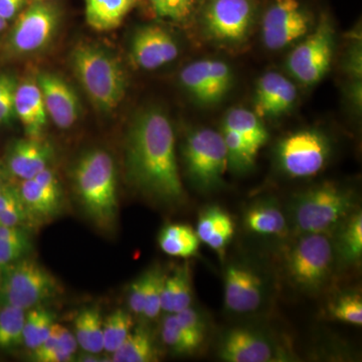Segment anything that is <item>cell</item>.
I'll return each instance as SVG.
<instances>
[{
    "mask_svg": "<svg viewBox=\"0 0 362 362\" xmlns=\"http://www.w3.org/2000/svg\"><path fill=\"white\" fill-rule=\"evenodd\" d=\"M126 168L130 182L143 194L170 206L183 201L175 132L160 109H144L131 122L126 138Z\"/></svg>",
    "mask_w": 362,
    "mask_h": 362,
    "instance_id": "6da1fadb",
    "label": "cell"
},
{
    "mask_svg": "<svg viewBox=\"0 0 362 362\" xmlns=\"http://www.w3.org/2000/svg\"><path fill=\"white\" fill-rule=\"evenodd\" d=\"M76 192L86 214L102 230H110L118 214L115 163L108 152L90 150L73 171Z\"/></svg>",
    "mask_w": 362,
    "mask_h": 362,
    "instance_id": "7a4b0ae2",
    "label": "cell"
},
{
    "mask_svg": "<svg viewBox=\"0 0 362 362\" xmlns=\"http://www.w3.org/2000/svg\"><path fill=\"white\" fill-rule=\"evenodd\" d=\"M71 66L90 101L102 112L118 108L127 88V77L119 59L96 45L81 42L71 54Z\"/></svg>",
    "mask_w": 362,
    "mask_h": 362,
    "instance_id": "3957f363",
    "label": "cell"
},
{
    "mask_svg": "<svg viewBox=\"0 0 362 362\" xmlns=\"http://www.w3.org/2000/svg\"><path fill=\"white\" fill-rule=\"evenodd\" d=\"M356 202L349 190L325 182L309 188L291 204L293 225L300 233H326L337 230L354 214Z\"/></svg>",
    "mask_w": 362,
    "mask_h": 362,
    "instance_id": "277c9868",
    "label": "cell"
},
{
    "mask_svg": "<svg viewBox=\"0 0 362 362\" xmlns=\"http://www.w3.org/2000/svg\"><path fill=\"white\" fill-rule=\"evenodd\" d=\"M0 268V307L26 311L58 292L56 279L35 259L23 258Z\"/></svg>",
    "mask_w": 362,
    "mask_h": 362,
    "instance_id": "5b68a950",
    "label": "cell"
},
{
    "mask_svg": "<svg viewBox=\"0 0 362 362\" xmlns=\"http://www.w3.org/2000/svg\"><path fill=\"white\" fill-rule=\"evenodd\" d=\"M334 256L328 235L302 233L286 259L288 277L302 291H319L330 278Z\"/></svg>",
    "mask_w": 362,
    "mask_h": 362,
    "instance_id": "8992f818",
    "label": "cell"
},
{
    "mask_svg": "<svg viewBox=\"0 0 362 362\" xmlns=\"http://www.w3.org/2000/svg\"><path fill=\"white\" fill-rule=\"evenodd\" d=\"M183 157L190 180L202 192H214L223 183L228 153L221 133L209 128L194 130L185 140Z\"/></svg>",
    "mask_w": 362,
    "mask_h": 362,
    "instance_id": "52a82bcc",
    "label": "cell"
},
{
    "mask_svg": "<svg viewBox=\"0 0 362 362\" xmlns=\"http://www.w3.org/2000/svg\"><path fill=\"white\" fill-rule=\"evenodd\" d=\"M333 52L334 30L327 16H323L314 32L290 54L288 70L302 84H316L329 71Z\"/></svg>",
    "mask_w": 362,
    "mask_h": 362,
    "instance_id": "ba28073f",
    "label": "cell"
},
{
    "mask_svg": "<svg viewBox=\"0 0 362 362\" xmlns=\"http://www.w3.org/2000/svg\"><path fill=\"white\" fill-rule=\"evenodd\" d=\"M59 23L58 7L35 0L18 16L9 33L8 45L16 54H35L44 49L56 35Z\"/></svg>",
    "mask_w": 362,
    "mask_h": 362,
    "instance_id": "9c48e42d",
    "label": "cell"
},
{
    "mask_svg": "<svg viewBox=\"0 0 362 362\" xmlns=\"http://www.w3.org/2000/svg\"><path fill=\"white\" fill-rule=\"evenodd\" d=\"M330 156L327 138L316 130H302L285 137L278 146L281 168L292 177H310L320 173Z\"/></svg>",
    "mask_w": 362,
    "mask_h": 362,
    "instance_id": "30bf717a",
    "label": "cell"
},
{
    "mask_svg": "<svg viewBox=\"0 0 362 362\" xmlns=\"http://www.w3.org/2000/svg\"><path fill=\"white\" fill-rule=\"evenodd\" d=\"M309 23L308 16L297 0H273L262 25L264 44L272 51L283 49L304 37Z\"/></svg>",
    "mask_w": 362,
    "mask_h": 362,
    "instance_id": "8fae6325",
    "label": "cell"
},
{
    "mask_svg": "<svg viewBox=\"0 0 362 362\" xmlns=\"http://www.w3.org/2000/svg\"><path fill=\"white\" fill-rule=\"evenodd\" d=\"M180 78L181 85L190 96L204 105L221 102L233 85L230 66L211 59L189 64L181 71Z\"/></svg>",
    "mask_w": 362,
    "mask_h": 362,
    "instance_id": "7c38bea8",
    "label": "cell"
},
{
    "mask_svg": "<svg viewBox=\"0 0 362 362\" xmlns=\"http://www.w3.org/2000/svg\"><path fill=\"white\" fill-rule=\"evenodd\" d=\"M252 20L250 0H211L204 16L207 35L228 44L246 39Z\"/></svg>",
    "mask_w": 362,
    "mask_h": 362,
    "instance_id": "4fadbf2b",
    "label": "cell"
},
{
    "mask_svg": "<svg viewBox=\"0 0 362 362\" xmlns=\"http://www.w3.org/2000/svg\"><path fill=\"white\" fill-rule=\"evenodd\" d=\"M37 85L47 110L57 127L69 129L77 122L81 105L77 93L63 78L49 71H42L37 76Z\"/></svg>",
    "mask_w": 362,
    "mask_h": 362,
    "instance_id": "5bb4252c",
    "label": "cell"
},
{
    "mask_svg": "<svg viewBox=\"0 0 362 362\" xmlns=\"http://www.w3.org/2000/svg\"><path fill=\"white\" fill-rule=\"evenodd\" d=\"M178 51L175 40L158 25L140 28L131 42V58L143 70H156L175 61Z\"/></svg>",
    "mask_w": 362,
    "mask_h": 362,
    "instance_id": "9a60e30c",
    "label": "cell"
},
{
    "mask_svg": "<svg viewBox=\"0 0 362 362\" xmlns=\"http://www.w3.org/2000/svg\"><path fill=\"white\" fill-rule=\"evenodd\" d=\"M265 288L261 277L246 266L233 264L225 274V305L237 314L251 313L261 307Z\"/></svg>",
    "mask_w": 362,
    "mask_h": 362,
    "instance_id": "2e32d148",
    "label": "cell"
},
{
    "mask_svg": "<svg viewBox=\"0 0 362 362\" xmlns=\"http://www.w3.org/2000/svg\"><path fill=\"white\" fill-rule=\"evenodd\" d=\"M297 99L296 87L276 71H269L257 83L254 113L259 118H277L291 110Z\"/></svg>",
    "mask_w": 362,
    "mask_h": 362,
    "instance_id": "e0dca14e",
    "label": "cell"
},
{
    "mask_svg": "<svg viewBox=\"0 0 362 362\" xmlns=\"http://www.w3.org/2000/svg\"><path fill=\"white\" fill-rule=\"evenodd\" d=\"M220 356L228 362H269L275 349L268 338L247 328L228 331L221 342Z\"/></svg>",
    "mask_w": 362,
    "mask_h": 362,
    "instance_id": "ac0fdd59",
    "label": "cell"
},
{
    "mask_svg": "<svg viewBox=\"0 0 362 362\" xmlns=\"http://www.w3.org/2000/svg\"><path fill=\"white\" fill-rule=\"evenodd\" d=\"M52 156L54 151L49 143L42 141V138L28 137L11 145L7 154V166L16 177L30 180L49 168Z\"/></svg>",
    "mask_w": 362,
    "mask_h": 362,
    "instance_id": "d6986e66",
    "label": "cell"
},
{
    "mask_svg": "<svg viewBox=\"0 0 362 362\" xmlns=\"http://www.w3.org/2000/svg\"><path fill=\"white\" fill-rule=\"evenodd\" d=\"M14 112L30 138H42L47 122L44 99L37 81L25 80L16 85Z\"/></svg>",
    "mask_w": 362,
    "mask_h": 362,
    "instance_id": "ffe728a7",
    "label": "cell"
},
{
    "mask_svg": "<svg viewBox=\"0 0 362 362\" xmlns=\"http://www.w3.org/2000/svg\"><path fill=\"white\" fill-rule=\"evenodd\" d=\"M235 226L230 214L220 206H211L202 211L197 233L201 242L216 252H223L232 240Z\"/></svg>",
    "mask_w": 362,
    "mask_h": 362,
    "instance_id": "44dd1931",
    "label": "cell"
},
{
    "mask_svg": "<svg viewBox=\"0 0 362 362\" xmlns=\"http://www.w3.org/2000/svg\"><path fill=\"white\" fill-rule=\"evenodd\" d=\"M141 0H85L86 21L97 32L119 28Z\"/></svg>",
    "mask_w": 362,
    "mask_h": 362,
    "instance_id": "7402d4cb",
    "label": "cell"
},
{
    "mask_svg": "<svg viewBox=\"0 0 362 362\" xmlns=\"http://www.w3.org/2000/svg\"><path fill=\"white\" fill-rule=\"evenodd\" d=\"M244 221L247 230L259 235L283 237L288 232L284 213L271 201L258 202L250 206Z\"/></svg>",
    "mask_w": 362,
    "mask_h": 362,
    "instance_id": "603a6c76",
    "label": "cell"
},
{
    "mask_svg": "<svg viewBox=\"0 0 362 362\" xmlns=\"http://www.w3.org/2000/svg\"><path fill=\"white\" fill-rule=\"evenodd\" d=\"M192 284L187 265L178 267L171 275L165 276L161 294V311L175 314L192 305Z\"/></svg>",
    "mask_w": 362,
    "mask_h": 362,
    "instance_id": "cb8c5ba5",
    "label": "cell"
},
{
    "mask_svg": "<svg viewBox=\"0 0 362 362\" xmlns=\"http://www.w3.org/2000/svg\"><path fill=\"white\" fill-rule=\"evenodd\" d=\"M223 126L235 130L255 153L258 154L259 150L268 141V131L261 118L246 109L235 108L228 111Z\"/></svg>",
    "mask_w": 362,
    "mask_h": 362,
    "instance_id": "d4e9b609",
    "label": "cell"
},
{
    "mask_svg": "<svg viewBox=\"0 0 362 362\" xmlns=\"http://www.w3.org/2000/svg\"><path fill=\"white\" fill-rule=\"evenodd\" d=\"M162 251L177 258H190L199 252L201 240L192 226L173 223L164 226L158 238Z\"/></svg>",
    "mask_w": 362,
    "mask_h": 362,
    "instance_id": "484cf974",
    "label": "cell"
},
{
    "mask_svg": "<svg viewBox=\"0 0 362 362\" xmlns=\"http://www.w3.org/2000/svg\"><path fill=\"white\" fill-rule=\"evenodd\" d=\"M18 188L21 202L30 218H49L58 213L62 199L49 194L35 178L21 180Z\"/></svg>",
    "mask_w": 362,
    "mask_h": 362,
    "instance_id": "4316f807",
    "label": "cell"
},
{
    "mask_svg": "<svg viewBox=\"0 0 362 362\" xmlns=\"http://www.w3.org/2000/svg\"><path fill=\"white\" fill-rule=\"evenodd\" d=\"M75 337L78 345L88 354L104 350L103 319L99 309L87 308L76 317Z\"/></svg>",
    "mask_w": 362,
    "mask_h": 362,
    "instance_id": "83f0119b",
    "label": "cell"
},
{
    "mask_svg": "<svg viewBox=\"0 0 362 362\" xmlns=\"http://www.w3.org/2000/svg\"><path fill=\"white\" fill-rule=\"evenodd\" d=\"M111 361L152 362L158 361L157 349L151 334L145 328L131 331L121 346L113 352Z\"/></svg>",
    "mask_w": 362,
    "mask_h": 362,
    "instance_id": "f1b7e54d",
    "label": "cell"
},
{
    "mask_svg": "<svg viewBox=\"0 0 362 362\" xmlns=\"http://www.w3.org/2000/svg\"><path fill=\"white\" fill-rule=\"evenodd\" d=\"M338 232L337 252L344 263L351 265L361 261L362 256V214H350L342 221Z\"/></svg>",
    "mask_w": 362,
    "mask_h": 362,
    "instance_id": "f546056e",
    "label": "cell"
},
{
    "mask_svg": "<svg viewBox=\"0 0 362 362\" xmlns=\"http://www.w3.org/2000/svg\"><path fill=\"white\" fill-rule=\"evenodd\" d=\"M54 324V315L47 309L35 307L25 313L23 325V344L28 349H35L45 342Z\"/></svg>",
    "mask_w": 362,
    "mask_h": 362,
    "instance_id": "4dcf8cb0",
    "label": "cell"
},
{
    "mask_svg": "<svg viewBox=\"0 0 362 362\" xmlns=\"http://www.w3.org/2000/svg\"><path fill=\"white\" fill-rule=\"evenodd\" d=\"M25 313L16 307H0V349H14L23 343Z\"/></svg>",
    "mask_w": 362,
    "mask_h": 362,
    "instance_id": "1f68e13d",
    "label": "cell"
},
{
    "mask_svg": "<svg viewBox=\"0 0 362 362\" xmlns=\"http://www.w3.org/2000/svg\"><path fill=\"white\" fill-rule=\"evenodd\" d=\"M223 141L228 153V168L237 173H245L254 165L257 153H255L246 141L232 128L223 125Z\"/></svg>",
    "mask_w": 362,
    "mask_h": 362,
    "instance_id": "d6a6232c",
    "label": "cell"
},
{
    "mask_svg": "<svg viewBox=\"0 0 362 362\" xmlns=\"http://www.w3.org/2000/svg\"><path fill=\"white\" fill-rule=\"evenodd\" d=\"M133 326V319L127 311L118 309L103 320L104 350L115 352L125 341Z\"/></svg>",
    "mask_w": 362,
    "mask_h": 362,
    "instance_id": "836d02e7",
    "label": "cell"
},
{
    "mask_svg": "<svg viewBox=\"0 0 362 362\" xmlns=\"http://www.w3.org/2000/svg\"><path fill=\"white\" fill-rule=\"evenodd\" d=\"M161 338L164 344L178 354H189L199 349L187 331L181 326L175 314H169L163 320Z\"/></svg>",
    "mask_w": 362,
    "mask_h": 362,
    "instance_id": "e575fe53",
    "label": "cell"
},
{
    "mask_svg": "<svg viewBox=\"0 0 362 362\" xmlns=\"http://www.w3.org/2000/svg\"><path fill=\"white\" fill-rule=\"evenodd\" d=\"M165 274L158 267L147 271V286L142 315L156 318L161 312V294Z\"/></svg>",
    "mask_w": 362,
    "mask_h": 362,
    "instance_id": "d590c367",
    "label": "cell"
},
{
    "mask_svg": "<svg viewBox=\"0 0 362 362\" xmlns=\"http://www.w3.org/2000/svg\"><path fill=\"white\" fill-rule=\"evenodd\" d=\"M329 312L332 318L341 322L362 325V300L361 295L344 294L331 304Z\"/></svg>",
    "mask_w": 362,
    "mask_h": 362,
    "instance_id": "8d00e7d4",
    "label": "cell"
},
{
    "mask_svg": "<svg viewBox=\"0 0 362 362\" xmlns=\"http://www.w3.org/2000/svg\"><path fill=\"white\" fill-rule=\"evenodd\" d=\"M197 0H149L157 16L168 20H187L194 11Z\"/></svg>",
    "mask_w": 362,
    "mask_h": 362,
    "instance_id": "74e56055",
    "label": "cell"
},
{
    "mask_svg": "<svg viewBox=\"0 0 362 362\" xmlns=\"http://www.w3.org/2000/svg\"><path fill=\"white\" fill-rule=\"evenodd\" d=\"M16 81L13 76L0 74V125L13 120Z\"/></svg>",
    "mask_w": 362,
    "mask_h": 362,
    "instance_id": "f35d334b",
    "label": "cell"
},
{
    "mask_svg": "<svg viewBox=\"0 0 362 362\" xmlns=\"http://www.w3.org/2000/svg\"><path fill=\"white\" fill-rule=\"evenodd\" d=\"M175 315L194 341L201 346L206 335V323L201 314L189 306L182 311L175 313Z\"/></svg>",
    "mask_w": 362,
    "mask_h": 362,
    "instance_id": "ab89813d",
    "label": "cell"
},
{
    "mask_svg": "<svg viewBox=\"0 0 362 362\" xmlns=\"http://www.w3.org/2000/svg\"><path fill=\"white\" fill-rule=\"evenodd\" d=\"M30 243L11 242L0 239V267L14 263L23 259L30 251Z\"/></svg>",
    "mask_w": 362,
    "mask_h": 362,
    "instance_id": "60d3db41",
    "label": "cell"
},
{
    "mask_svg": "<svg viewBox=\"0 0 362 362\" xmlns=\"http://www.w3.org/2000/svg\"><path fill=\"white\" fill-rule=\"evenodd\" d=\"M147 272L142 274L139 278L136 279L131 284L129 295H128V304L131 312L136 315H142L144 309L145 293H146Z\"/></svg>",
    "mask_w": 362,
    "mask_h": 362,
    "instance_id": "b9f144b4",
    "label": "cell"
},
{
    "mask_svg": "<svg viewBox=\"0 0 362 362\" xmlns=\"http://www.w3.org/2000/svg\"><path fill=\"white\" fill-rule=\"evenodd\" d=\"M30 218L25 206L21 202V197L13 202L6 211L0 214V226H21Z\"/></svg>",
    "mask_w": 362,
    "mask_h": 362,
    "instance_id": "7bdbcfd3",
    "label": "cell"
},
{
    "mask_svg": "<svg viewBox=\"0 0 362 362\" xmlns=\"http://www.w3.org/2000/svg\"><path fill=\"white\" fill-rule=\"evenodd\" d=\"M73 356L58 346L49 349H33L32 358L37 362H69L73 361Z\"/></svg>",
    "mask_w": 362,
    "mask_h": 362,
    "instance_id": "ee69618b",
    "label": "cell"
},
{
    "mask_svg": "<svg viewBox=\"0 0 362 362\" xmlns=\"http://www.w3.org/2000/svg\"><path fill=\"white\" fill-rule=\"evenodd\" d=\"M52 330L56 334L58 345L62 349L66 350L69 354H74L77 350L78 342L76 337H74L68 328L64 327L61 324L54 323L52 325Z\"/></svg>",
    "mask_w": 362,
    "mask_h": 362,
    "instance_id": "f6af8a7d",
    "label": "cell"
},
{
    "mask_svg": "<svg viewBox=\"0 0 362 362\" xmlns=\"http://www.w3.org/2000/svg\"><path fill=\"white\" fill-rule=\"evenodd\" d=\"M28 0H0V16L8 21L13 20L25 8Z\"/></svg>",
    "mask_w": 362,
    "mask_h": 362,
    "instance_id": "bcb514c9",
    "label": "cell"
},
{
    "mask_svg": "<svg viewBox=\"0 0 362 362\" xmlns=\"http://www.w3.org/2000/svg\"><path fill=\"white\" fill-rule=\"evenodd\" d=\"M0 239L11 242L30 243V237L21 226H0Z\"/></svg>",
    "mask_w": 362,
    "mask_h": 362,
    "instance_id": "7dc6e473",
    "label": "cell"
},
{
    "mask_svg": "<svg viewBox=\"0 0 362 362\" xmlns=\"http://www.w3.org/2000/svg\"><path fill=\"white\" fill-rule=\"evenodd\" d=\"M20 199L18 188L13 185H4L0 190V214L6 211L14 202Z\"/></svg>",
    "mask_w": 362,
    "mask_h": 362,
    "instance_id": "c3c4849f",
    "label": "cell"
},
{
    "mask_svg": "<svg viewBox=\"0 0 362 362\" xmlns=\"http://www.w3.org/2000/svg\"><path fill=\"white\" fill-rule=\"evenodd\" d=\"M90 354H88V356H81V361H99V359H97V358H95L94 356H90Z\"/></svg>",
    "mask_w": 362,
    "mask_h": 362,
    "instance_id": "681fc988",
    "label": "cell"
},
{
    "mask_svg": "<svg viewBox=\"0 0 362 362\" xmlns=\"http://www.w3.org/2000/svg\"><path fill=\"white\" fill-rule=\"evenodd\" d=\"M7 26V21L4 20V18H2L1 16H0V33L2 32V30H6Z\"/></svg>",
    "mask_w": 362,
    "mask_h": 362,
    "instance_id": "f907efd6",
    "label": "cell"
},
{
    "mask_svg": "<svg viewBox=\"0 0 362 362\" xmlns=\"http://www.w3.org/2000/svg\"><path fill=\"white\" fill-rule=\"evenodd\" d=\"M2 187H4V185H1V181H0V190H1Z\"/></svg>",
    "mask_w": 362,
    "mask_h": 362,
    "instance_id": "816d5d0a",
    "label": "cell"
},
{
    "mask_svg": "<svg viewBox=\"0 0 362 362\" xmlns=\"http://www.w3.org/2000/svg\"><path fill=\"white\" fill-rule=\"evenodd\" d=\"M37 1H49V0H37Z\"/></svg>",
    "mask_w": 362,
    "mask_h": 362,
    "instance_id": "f5cc1de1",
    "label": "cell"
}]
</instances>
